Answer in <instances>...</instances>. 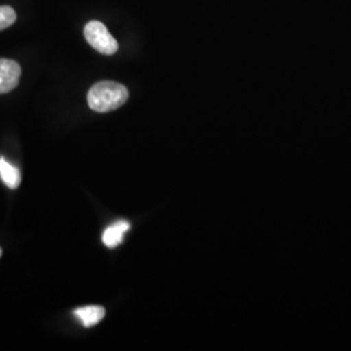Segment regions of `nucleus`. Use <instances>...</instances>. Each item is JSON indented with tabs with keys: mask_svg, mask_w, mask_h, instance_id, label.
<instances>
[{
	"mask_svg": "<svg viewBox=\"0 0 351 351\" xmlns=\"http://www.w3.org/2000/svg\"><path fill=\"white\" fill-rule=\"evenodd\" d=\"M129 98L128 88L113 81H101L90 88L88 107L95 112H111L120 108Z\"/></svg>",
	"mask_w": 351,
	"mask_h": 351,
	"instance_id": "nucleus-1",
	"label": "nucleus"
},
{
	"mask_svg": "<svg viewBox=\"0 0 351 351\" xmlns=\"http://www.w3.org/2000/svg\"><path fill=\"white\" fill-rule=\"evenodd\" d=\"M88 45L103 55H113L119 50L116 39L111 36L108 29L101 21H90L84 30Z\"/></svg>",
	"mask_w": 351,
	"mask_h": 351,
	"instance_id": "nucleus-2",
	"label": "nucleus"
},
{
	"mask_svg": "<svg viewBox=\"0 0 351 351\" xmlns=\"http://www.w3.org/2000/svg\"><path fill=\"white\" fill-rule=\"evenodd\" d=\"M21 68L10 59H0V94L10 93L20 82Z\"/></svg>",
	"mask_w": 351,
	"mask_h": 351,
	"instance_id": "nucleus-3",
	"label": "nucleus"
},
{
	"mask_svg": "<svg viewBox=\"0 0 351 351\" xmlns=\"http://www.w3.org/2000/svg\"><path fill=\"white\" fill-rule=\"evenodd\" d=\"M129 229H130V224H129L128 221H125V220H120V221L114 223V224L108 226V228L104 230V233H103V236H101L103 243H104L107 247H110V249L117 247L119 245L123 243L124 236H125V233Z\"/></svg>",
	"mask_w": 351,
	"mask_h": 351,
	"instance_id": "nucleus-4",
	"label": "nucleus"
},
{
	"mask_svg": "<svg viewBox=\"0 0 351 351\" xmlns=\"http://www.w3.org/2000/svg\"><path fill=\"white\" fill-rule=\"evenodd\" d=\"M73 314L84 324V326L90 328V326H97L101 322L106 315V310L101 306H86V307L77 308Z\"/></svg>",
	"mask_w": 351,
	"mask_h": 351,
	"instance_id": "nucleus-5",
	"label": "nucleus"
},
{
	"mask_svg": "<svg viewBox=\"0 0 351 351\" xmlns=\"http://www.w3.org/2000/svg\"><path fill=\"white\" fill-rule=\"evenodd\" d=\"M0 177L10 189H17L21 184L20 169L7 162L4 158H0Z\"/></svg>",
	"mask_w": 351,
	"mask_h": 351,
	"instance_id": "nucleus-6",
	"label": "nucleus"
},
{
	"mask_svg": "<svg viewBox=\"0 0 351 351\" xmlns=\"http://www.w3.org/2000/svg\"><path fill=\"white\" fill-rule=\"evenodd\" d=\"M16 21V12L11 7H0V30L13 25Z\"/></svg>",
	"mask_w": 351,
	"mask_h": 351,
	"instance_id": "nucleus-7",
	"label": "nucleus"
},
{
	"mask_svg": "<svg viewBox=\"0 0 351 351\" xmlns=\"http://www.w3.org/2000/svg\"><path fill=\"white\" fill-rule=\"evenodd\" d=\"M0 256H1V249H0Z\"/></svg>",
	"mask_w": 351,
	"mask_h": 351,
	"instance_id": "nucleus-8",
	"label": "nucleus"
}]
</instances>
